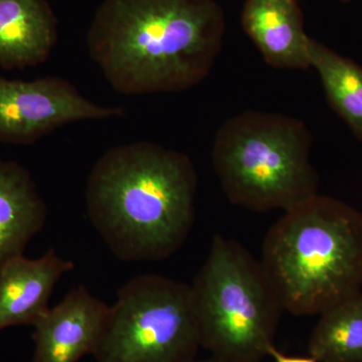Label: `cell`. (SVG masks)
Instances as JSON below:
<instances>
[{"label": "cell", "instance_id": "cell-1", "mask_svg": "<svg viewBox=\"0 0 362 362\" xmlns=\"http://www.w3.org/2000/svg\"><path fill=\"white\" fill-rule=\"evenodd\" d=\"M225 33L216 0H104L90 21L87 47L117 92L177 93L209 75Z\"/></svg>", "mask_w": 362, "mask_h": 362}, {"label": "cell", "instance_id": "cell-2", "mask_svg": "<svg viewBox=\"0 0 362 362\" xmlns=\"http://www.w3.org/2000/svg\"><path fill=\"white\" fill-rule=\"evenodd\" d=\"M197 187L187 154L149 141L117 145L88 176V216L117 259L161 261L189 235Z\"/></svg>", "mask_w": 362, "mask_h": 362}, {"label": "cell", "instance_id": "cell-3", "mask_svg": "<svg viewBox=\"0 0 362 362\" xmlns=\"http://www.w3.org/2000/svg\"><path fill=\"white\" fill-rule=\"evenodd\" d=\"M261 263L285 311L322 313L361 291L362 214L316 194L271 226Z\"/></svg>", "mask_w": 362, "mask_h": 362}, {"label": "cell", "instance_id": "cell-4", "mask_svg": "<svg viewBox=\"0 0 362 362\" xmlns=\"http://www.w3.org/2000/svg\"><path fill=\"white\" fill-rule=\"evenodd\" d=\"M312 135L303 121L246 111L218 128L211 158L228 201L256 211H288L318 194Z\"/></svg>", "mask_w": 362, "mask_h": 362}, {"label": "cell", "instance_id": "cell-5", "mask_svg": "<svg viewBox=\"0 0 362 362\" xmlns=\"http://www.w3.org/2000/svg\"><path fill=\"white\" fill-rule=\"evenodd\" d=\"M202 349L221 362H261L274 344L283 305L257 261L216 235L190 286Z\"/></svg>", "mask_w": 362, "mask_h": 362}, {"label": "cell", "instance_id": "cell-6", "mask_svg": "<svg viewBox=\"0 0 362 362\" xmlns=\"http://www.w3.org/2000/svg\"><path fill=\"white\" fill-rule=\"evenodd\" d=\"M201 347L190 286L153 274L117 293L97 362H192Z\"/></svg>", "mask_w": 362, "mask_h": 362}, {"label": "cell", "instance_id": "cell-7", "mask_svg": "<svg viewBox=\"0 0 362 362\" xmlns=\"http://www.w3.org/2000/svg\"><path fill=\"white\" fill-rule=\"evenodd\" d=\"M124 112L90 101L66 78L21 81L0 76V142L32 144L66 124L105 120Z\"/></svg>", "mask_w": 362, "mask_h": 362}, {"label": "cell", "instance_id": "cell-8", "mask_svg": "<svg viewBox=\"0 0 362 362\" xmlns=\"http://www.w3.org/2000/svg\"><path fill=\"white\" fill-rule=\"evenodd\" d=\"M110 306L78 286L35 324L33 362H78L99 346Z\"/></svg>", "mask_w": 362, "mask_h": 362}, {"label": "cell", "instance_id": "cell-9", "mask_svg": "<svg viewBox=\"0 0 362 362\" xmlns=\"http://www.w3.org/2000/svg\"><path fill=\"white\" fill-rule=\"evenodd\" d=\"M75 268L73 262L49 249L39 259L21 256L0 267V331L39 322L51 307L54 286Z\"/></svg>", "mask_w": 362, "mask_h": 362}, {"label": "cell", "instance_id": "cell-10", "mask_svg": "<svg viewBox=\"0 0 362 362\" xmlns=\"http://www.w3.org/2000/svg\"><path fill=\"white\" fill-rule=\"evenodd\" d=\"M240 23L268 65L287 70L311 68L310 37L297 0H246Z\"/></svg>", "mask_w": 362, "mask_h": 362}, {"label": "cell", "instance_id": "cell-11", "mask_svg": "<svg viewBox=\"0 0 362 362\" xmlns=\"http://www.w3.org/2000/svg\"><path fill=\"white\" fill-rule=\"evenodd\" d=\"M58 26L47 0H0V68L45 63L58 42Z\"/></svg>", "mask_w": 362, "mask_h": 362}, {"label": "cell", "instance_id": "cell-12", "mask_svg": "<svg viewBox=\"0 0 362 362\" xmlns=\"http://www.w3.org/2000/svg\"><path fill=\"white\" fill-rule=\"evenodd\" d=\"M47 218V206L28 169L0 160V267L23 254Z\"/></svg>", "mask_w": 362, "mask_h": 362}, {"label": "cell", "instance_id": "cell-13", "mask_svg": "<svg viewBox=\"0 0 362 362\" xmlns=\"http://www.w3.org/2000/svg\"><path fill=\"white\" fill-rule=\"evenodd\" d=\"M308 343L318 362H362V292L319 314Z\"/></svg>", "mask_w": 362, "mask_h": 362}, {"label": "cell", "instance_id": "cell-14", "mask_svg": "<svg viewBox=\"0 0 362 362\" xmlns=\"http://www.w3.org/2000/svg\"><path fill=\"white\" fill-rule=\"evenodd\" d=\"M309 54L331 106L357 137L362 138L361 66L312 37Z\"/></svg>", "mask_w": 362, "mask_h": 362}, {"label": "cell", "instance_id": "cell-15", "mask_svg": "<svg viewBox=\"0 0 362 362\" xmlns=\"http://www.w3.org/2000/svg\"><path fill=\"white\" fill-rule=\"evenodd\" d=\"M268 356L272 357L274 362H318L310 356H288V354H283L282 351H280V350L275 346V344L272 345L270 349H268Z\"/></svg>", "mask_w": 362, "mask_h": 362}, {"label": "cell", "instance_id": "cell-16", "mask_svg": "<svg viewBox=\"0 0 362 362\" xmlns=\"http://www.w3.org/2000/svg\"><path fill=\"white\" fill-rule=\"evenodd\" d=\"M192 362H221V361H218V359L214 358V357H213V356H211V357H209V358H204V359L195 358L194 361H192Z\"/></svg>", "mask_w": 362, "mask_h": 362}, {"label": "cell", "instance_id": "cell-17", "mask_svg": "<svg viewBox=\"0 0 362 362\" xmlns=\"http://www.w3.org/2000/svg\"><path fill=\"white\" fill-rule=\"evenodd\" d=\"M344 1H349V0H344Z\"/></svg>", "mask_w": 362, "mask_h": 362}]
</instances>
